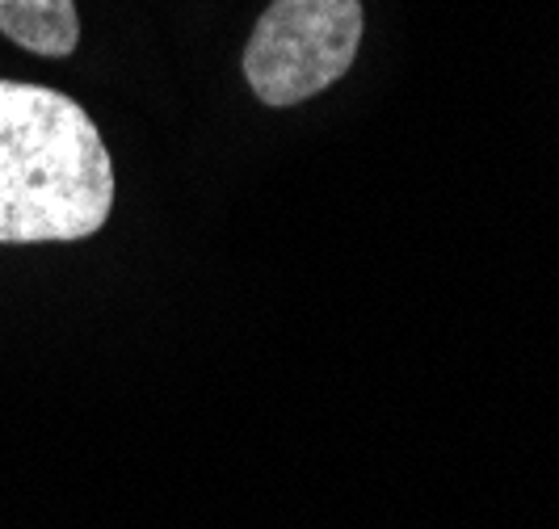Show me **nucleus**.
I'll list each match as a JSON object with an SVG mask.
<instances>
[{
  "instance_id": "7ed1b4c3",
  "label": "nucleus",
  "mask_w": 559,
  "mask_h": 529,
  "mask_svg": "<svg viewBox=\"0 0 559 529\" xmlns=\"http://www.w3.org/2000/svg\"><path fill=\"white\" fill-rule=\"evenodd\" d=\"M0 34L29 56L68 59L81 47L76 0H0Z\"/></svg>"
},
{
  "instance_id": "f03ea898",
  "label": "nucleus",
  "mask_w": 559,
  "mask_h": 529,
  "mask_svg": "<svg viewBox=\"0 0 559 529\" xmlns=\"http://www.w3.org/2000/svg\"><path fill=\"white\" fill-rule=\"evenodd\" d=\"M362 29V0H270L245 43L240 72L261 106H304L354 68Z\"/></svg>"
},
{
  "instance_id": "f257e3e1",
  "label": "nucleus",
  "mask_w": 559,
  "mask_h": 529,
  "mask_svg": "<svg viewBox=\"0 0 559 529\" xmlns=\"http://www.w3.org/2000/svg\"><path fill=\"white\" fill-rule=\"evenodd\" d=\"M114 156L68 93L0 76V244H72L110 224Z\"/></svg>"
}]
</instances>
